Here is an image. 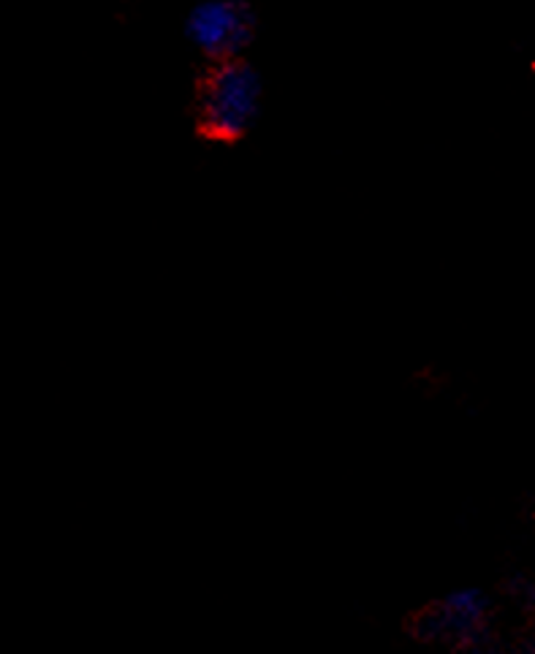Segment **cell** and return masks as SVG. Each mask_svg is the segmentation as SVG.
<instances>
[{"instance_id":"cell-1","label":"cell","mask_w":535,"mask_h":654,"mask_svg":"<svg viewBox=\"0 0 535 654\" xmlns=\"http://www.w3.org/2000/svg\"><path fill=\"white\" fill-rule=\"evenodd\" d=\"M261 109V80L253 66L223 60L204 80L199 100V122L213 139L234 142L253 128Z\"/></svg>"},{"instance_id":"cell-2","label":"cell","mask_w":535,"mask_h":654,"mask_svg":"<svg viewBox=\"0 0 535 654\" xmlns=\"http://www.w3.org/2000/svg\"><path fill=\"white\" fill-rule=\"evenodd\" d=\"M186 33L199 52L223 63L250 41L253 20L242 0H202L188 14Z\"/></svg>"}]
</instances>
